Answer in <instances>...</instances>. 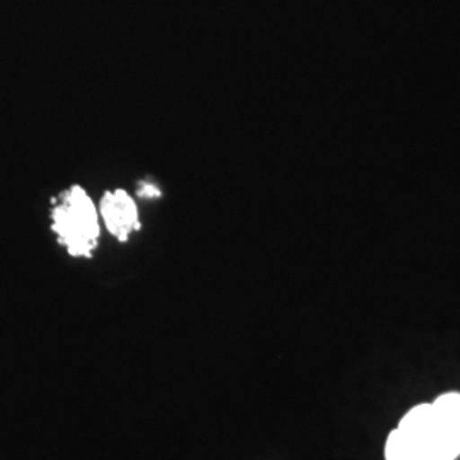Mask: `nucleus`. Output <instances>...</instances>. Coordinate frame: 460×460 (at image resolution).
Instances as JSON below:
<instances>
[{
	"mask_svg": "<svg viewBox=\"0 0 460 460\" xmlns=\"http://www.w3.org/2000/svg\"><path fill=\"white\" fill-rule=\"evenodd\" d=\"M51 229L72 256H91L98 244V212L81 186L62 193L51 212Z\"/></svg>",
	"mask_w": 460,
	"mask_h": 460,
	"instance_id": "2",
	"label": "nucleus"
},
{
	"mask_svg": "<svg viewBox=\"0 0 460 460\" xmlns=\"http://www.w3.org/2000/svg\"><path fill=\"white\" fill-rule=\"evenodd\" d=\"M138 197L159 198L161 197V191H159L157 186H154V184H150V182H144V184L140 186V190H138Z\"/></svg>",
	"mask_w": 460,
	"mask_h": 460,
	"instance_id": "4",
	"label": "nucleus"
},
{
	"mask_svg": "<svg viewBox=\"0 0 460 460\" xmlns=\"http://www.w3.org/2000/svg\"><path fill=\"white\" fill-rule=\"evenodd\" d=\"M460 456V394L440 395L408 412L389 435L385 460H456Z\"/></svg>",
	"mask_w": 460,
	"mask_h": 460,
	"instance_id": "1",
	"label": "nucleus"
},
{
	"mask_svg": "<svg viewBox=\"0 0 460 460\" xmlns=\"http://www.w3.org/2000/svg\"><path fill=\"white\" fill-rule=\"evenodd\" d=\"M99 214L108 232L119 241H127L133 230L140 229L137 205L133 198L123 190L104 193V197L101 198Z\"/></svg>",
	"mask_w": 460,
	"mask_h": 460,
	"instance_id": "3",
	"label": "nucleus"
}]
</instances>
